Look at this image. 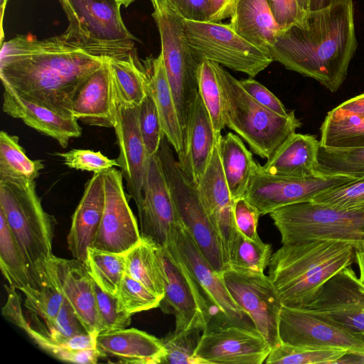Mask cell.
<instances>
[{"label": "cell", "instance_id": "cell-1", "mask_svg": "<svg viewBox=\"0 0 364 364\" xmlns=\"http://www.w3.org/2000/svg\"><path fill=\"white\" fill-rule=\"evenodd\" d=\"M107 60L74 46L62 34L44 39L18 35L1 45L0 77L18 97L70 117L78 90Z\"/></svg>", "mask_w": 364, "mask_h": 364}, {"label": "cell", "instance_id": "cell-2", "mask_svg": "<svg viewBox=\"0 0 364 364\" xmlns=\"http://www.w3.org/2000/svg\"><path fill=\"white\" fill-rule=\"evenodd\" d=\"M356 47L353 0H333L280 30L269 53L286 68L334 92L346 80Z\"/></svg>", "mask_w": 364, "mask_h": 364}, {"label": "cell", "instance_id": "cell-3", "mask_svg": "<svg viewBox=\"0 0 364 364\" xmlns=\"http://www.w3.org/2000/svg\"><path fill=\"white\" fill-rule=\"evenodd\" d=\"M355 262V246L339 240H314L282 245L268 265L283 306L308 305L333 275Z\"/></svg>", "mask_w": 364, "mask_h": 364}, {"label": "cell", "instance_id": "cell-4", "mask_svg": "<svg viewBox=\"0 0 364 364\" xmlns=\"http://www.w3.org/2000/svg\"><path fill=\"white\" fill-rule=\"evenodd\" d=\"M0 212L16 240L36 288L44 282L46 266L54 255L57 221L43 208L35 181L0 179Z\"/></svg>", "mask_w": 364, "mask_h": 364}, {"label": "cell", "instance_id": "cell-5", "mask_svg": "<svg viewBox=\"0 0 364 364\" xmlns=\"http://www.w3.org/2000/svg\"><path fill=\"white\" fill-rule=\"evenodd\" d=\"M223 91L226 127L247 143L251 151L269 159L301 125L294 112L278 114L257 102L222 65L213 62Z\"/></svg>", "mask_w": 364, "mask_h": 364}, {"label": "cell", "instance_id": "cell-6", "mask_svg": "<svg viewBox=\"0 0 364 364\" xmlns=\"http://www.w3.org/2000/svg\"><path fill=\"white\" fill-rule=\"evenodd\" d=\"M68 20L64 38L105 59L136 52V38L127 28L117 0H59Z\"/></svg>", "mask_w": 364, "mask_h": 364}, {"label": "cell", "instance_id": "cell-7", "mask_svg": "<svg viewBox=\"0 0 364 364\" xmlns=\"http://www.w3.org/2000/svg\"><path fill=\"white\" fill-rule=\"evenodd\" d=\"M152 16L157 26L164 67L173 97L183 140L198 95L200 62L186 41L184 18L169 0H158Z\"/></svg>", "mask_w": 364, "mask_h": 364}, {"label": "cell", "instance_id": "cell-8", "mask_svg": "<svg viewBox=\"0 0 364 364\" xmlns=\"http://www.w3.org/2000/svg\"><path fill=\"white\" fill-rule=\"evenodd\" d=\"M282 245L314 240H339L356 247L364 242V213L338 210L307 200L269 213Z\"/></svg>", "mask_w": 364, "mask_h": 364}, {"label": "cell", "instance_id": "cell-9", "mask_svg": "<svg viewBox=\"0 0 364 364\" xmlns=\"http://www.w3.org/2000/svg\"><path fill=\"white\" fill-rule=\"evenodd\" d=\"M164 135L157 156L183 225L212 267L222 273L229 268L221 242L200 200L197 186L181 170Z\"/></svg>", "mask_w": 364, "mask_h": 364}, {"label": "cell", "instance_id": "cell-10", "mask_svg": "<svg viewBox=\"0 0 364 364\" xmlns=\"http://www.w3.org/2000/svg\"><path fill=\"white\" fill-rule=\"evenodd\" d=\"M186 41L197 59L218 63L253 77L274 60L238 35L230 23L184 19Z\"/></svg>", "mask_w": 364, "mask_h": 364}, {"label": "cell", "instance_id": "cell-11", "mask_svg": "<svg viewBox=\"0 0 364 364\" xmlns=\"http://www.w3.org/2000/svg\"><path fill=\"white\" fill-rule=\"evenodd\" d=\"M165 294L160 306L173 314L176 331H203L215 312L188 268L171 246L159 248Z\"/></svg>", "mask_w": 364, "mask_h": 364}, {"label": "cell", "instance_id": "cell-12", "mask_svg": "<svg viewBox=\"0 0 364 364\" xmlns=\"http://www.w3.org/2000/svg\"><path fill=\"white\" fill-rule=\"evenodd\" d=\"M272 348L255 328L215 314L202 331L194 355L205 364H262Z\"/></svg>", "mask_w": 364, "mask_h": 364}, {"label": "cell", "instance_id": "cell-13", "mask_svg": "<svg viewBox=\"0 0 364 364\" xmlns=\"http://www.w3.org/2000/svg\"><path fill=\"white\" fill-rule=\"evenodd\" d=\"M343 175L315 174L290 178L269 174L255 161L245 197L260 215L293 203L311 200L316 195L353 180Z\"/></svg>", "mask_w": 364, "mask_h": 364}, {"label": "cell", "instance_id": "cell-14", "mask_svg": "<svg viewBox=\"0 0 364 364\" xmlns=\"http://www.w3.org/2000/svg\"><path fill=\"white\" fill-rule=\"evenodd\" d=\"M222 277L233 299L270 347L281 343L279 322L283 304L269 277L231 268L223 272Z\"/></svg>", "mask_w": 364, "mask_h": 364}, {"label": "cell", "instance_id": "cell-15", "mask_svg": "<svg viewBox=\"0 0 364 364\" xmlns=\"http://www.w3.org/2000/svg\"><path fill=\"white\" fill-rule=\"evenodd\" d=\"M282 343L319 349H343L364 355V336L306 308L283 306L279 322Z\"/></svg>", "mask_w": 364, "mask_h": 364}, {"label": "cell", "instance_id": "cell-16", "mask_svg": "<svg viewBox=\"0 0 364 364\" xmlns=\"http://www.w3.org/2000/svg\"><path fill=\"white\" fill-rule=\"evenodd\" d=\"M103 175L105 208L91 247L125 254L141 240L140 230L129 205L121 171L113 168Z\"/></svg>", "mask_w": 364, "mask_h": 364}, {"label": "cell", "instance_id": "cell-17", "mask_svg": "<svg viewBox=\"0 0 364 364\" xmlns=\"http://www.w3.org/2000/svg\"><path fill=\"white\" fill-rule=\"evenodd\" d=\"M136 208L141 237L159 247H167L181 220L157 154L149 159L142 199Z\"/></svg>", "mask_w": 364, "mask_h": 364}, {"label": "cell", "instance_id": "cell-18", "mask_svg": "<svg viewBox=\"0 0 364 364\" xmlns=\"http://www.w3.org/2000/svg\"><path fill=\"white\" fill-rule=\"evenodd\" d=\"M168 245L188 268L217 314L223 315L235 324L255 328L250 318L229 293L222 273L217 272L204 257L181 222L176 228Z\"/></svg>", "mask_w": 364, "mask_h": 364}, {"label": "cell", "instance_id": "cell-19", "mask_svg": "<svg viewBox=\"0 0 364 364\" xmlns=\"http://www.w3.org/2000/svg\"><path fill=\"white\" fill-rule=\"evenodd\" d=\"M364 335V286L348 267L331 277L305 307Z\"/></svg>", "mask_w": 364, "mask_h": 364}, {"label": "cell", "instance_id": "cell-20", "mask_svg": "<svg viewBox=\"0 0 364 364\" xmlns=\"http://www.w3.org/2000/svg\"><path fill=\"white\" fill-rule=\"evenodd\" d=\"M50 277L87 333L97 336L102 331L95 294V282L84 262L53 255L46 266ZM45 280V279H44Z\"/></svg>", "mask_w": 364, "mask_h": 364}, {"label": "cell", "instance_id": "cell-21", "mask_svg": "<svg viewBox=\"0 0 364 364\" xmlns=\"http://www.w3.org/2000/svg\"><path fill=\"white\" fill-rule=\"evenodd\" d=\"M139 106L119 107L114 127L119 152L117 159L119 168L136 207L142 199L150 159L139 129Z\"/></svg>", "mask_w": 364, "mask_h": 364}, {"label": "cell", "instance_id": "cell-22", "mask_svg": "<svg viewBox=\"0 0 364 364\" xmlns=\"http://www.w3.org/2000/svg\"><path fill=\"white\" fill-rule=\"evenodd\" d=\"M118 105L108 60L82 85L72 105L73 117L90 126L114 128Z\"/></svg>", "mask_w": 364, "mask_h": 364}, {"label": "cell", "instance_id": "cell-23", "mask_svg": "<svg viewBox=\"0 0 364 364\" xmlns=\"http://www.w3.org/2000/svg\"><path fill=\"white\" fill-rule=\"evenodd\" d=\"M218 143L213 148L210 162L197 188L200 200L220 237L229 266V243L236 229L232 211L234 200L223 172Z\"/></svg>", "mask_w": 364, "mask_h": 364}, {"label": "cell", "instance_id": "cell-24", "mask_svg": "<svg viewBox=\"0 0 364 364\" xmlns=\"http://www.w3.org/2000/svg\"><path fill=\"white\" fill-rule=\"evenodd\" d=\"M103 173H93L87 181L82 196L72 215L68 247L73 258L85 262L98 231L105 208Z\"/></svg>", "mask_w": 364, "mask_h": 364}, {"label": "cell", "instance_id": "cell-25", "mask_svg": "<svg viewBox=\"0 0 364 364\" xmlns=\"http://www.w3.org/2000/svg\"><path fill=\"white\" fill-rule=\"evenodd\" d=\"M3 111L13 118L56 140L66 148L72 138L82 135V128L74 117H63L41 105L27 101L4 87Z\"/></svg>", "mask_w": 364, "mask_h": 364}, {"label": "cell", "instance_id": "cell-26", "mask_svg": "<svg viewBox=\"0 0 364 364\" xmlns=\"http://www.w3.org/2000/svg\"><path fill=\"white\" fill-rule=\"evenodd\" d=\"M96 348L101 358L114 357L123 363L159 364L166 353L161 339L134 328L98 333Z\"/></svg>", "mask_w": 364, "mask_h": 364}, {"label": "cell", "instance_id": "cell-27", "mask_svg": "<svg viewBox=\"0 0 364 364\" xmlns=\"http://www.w3.org/2000/svg\"><path fill=\"white\" fill-rule=\"evenodd\" d=\"M216 143L210 116L198 93L189 120L184 149L178 156L186 176L196 186L203 177Z\"/></svg>", "mask_w": 364, "mask_h": 364}, {"label": "cell", "instance_id": "cell-28", "mask_svg": "<svg viewBox=\"0 0 364 364\" xmlns=\"http://www.w3.org/2000/svg\"><path fill=\"white\" fill-rule=\"evenodd\" d=\"M141 63L148 92L156 105L162 130L178 156L183 151L184 140L162 55L148 57Z\"/></svg>", "mask_w": 364, "mask_h": 364}, {"label": "cell", "instance_id": "cell-29", "mask_svg": "<svg viewBox=\"0 0 364 364\" xmlns=\"http://www.w3.org/2000/svg\"><path fill=\"white\" fill-rule=\"evenodd\" d=\"M320 141L310 134H291L262 167L272 175L304 178L316 173Z\"/></svg>", "mask_w": 364, "mask_h": 364}, {"label": "cell", "instance_id": "cell-30", "mask_svg": "<svg viewBox=\"0 0 364 364\" xmlns=\"http://www.w3.org/2000/svg\"><path fill=\"white\" fill-rule=\"evenodd\" d=\"M229 23L242 38L269 55L280 31L267 0H239Z\"/></svg>", "mask_w": 364, "mask_h": 364}, {"label": "cell", "instance_id": "cell-31", "mask_svg": "<svg viewBox=\"0 0 364 364\" xmlns=\"http://www.w3.org/2000/svg\"><path fill=\"white\" fill-rule=\"evenodd\" d=\"M5 288L8 298L2 308V314L22 329L41 349L63 362L80 364H95L98 362L101 357L97 348L72 350L35 328L23 313L21 300L16 289L10 285L5 286Z\"/></svg>", "mask_w": 364, "mask_h": 364}, {"label": "cell", "instance_id": "cell-32", "mask_svg": "<svg viewBox=\"0 0 364 364\" xmlns=\"http://www.w3.org/2000/svg\"><path fill=\"white\" fill-rule=\"evenodd\" d=\"M223 172L233 200L243 197L255 161L252 154L235 134L228 132L218 143Z\"/></svg>", "mask_w": 364, "mask_h": 364}, {"label": "cell", "instance_id": "cell-33", "mask_svg": "<svg viewBox=\"0 0 364 364\" xmlns=\"http://www.w3.org/2000/svg\"><path fill=\"white\" fill-rule=\"evenodd\" d=\"M119 107H137L148 94L141 63L134 52L119 58L108 59Z\"/></svg>", "mask_w": 364, "mask_h": 364}, {"label": "cell", "instance_id": "cell-34", "mask_svg": "<svg viewBox=\"0 0 364 364\" xmlns=\"http://www.w3.org/2000/svg\"><path fill=\"white\" fill-rule=\"evenodd\" d=\"M159 247L144 238L125 255L126 273L156 295L164 297L165 282Z\"/></svg>", "mask_w": 364, "mask_h": 364}, {"label": "cell", "instance_id": "cell-35", "mask_svg": "<svg viewBox=\"0 0 364 364\" xmlns=\"http://www.w3.org/2000/svg\"><path fill=\"white\" fill-rule=\"evenodd\" d=\"M0 268L9 284L16 289L36 286L23 254L0 212Z\"/></svg>", "mask_w": 364, "mask_h": 364}, {"label": "cell", "instance_id": "cell-36", "mask_svg": "<svg viewBox=\"0 0 364 364\" xmlns=\"http://www.w3.org/2000/svg\"><path fill=\"white\" fill-rule=\"evenodd\" d=\"M21 291L25 296L23 305L32 316L31 324L40 329L49 328L65 301L52 279L46 276L41 288L29 286Z\"/></svg>", "mask_w": 364, "mask_h": 364}, {"label": "cell", "instance_id": "cell-37", "mask_svg": "<svg viewBox=\"0 0 364 364\" xmlns=\"http://www.w3.org/2000/svg\"><path fill=\"white\" fill-rule=\"evenodd\" d=\"M44 166L42 161L27 156L17 136L5 131L0 132V179L36 181Z\"/></svg>", "mask_w": 364, "mask_h": 364}, {"label": "cell", "instance_id": "cell-38", "mask_svg": "<svg viewBox=\"0 0 364 364\" xmlns=\"http://www.w3.org/2000/svg\"><path fill=\"white\" fill-rule=\"evenodd\" d=\"M272 255L271 245L250 240L235 230L228 247L230 268L245 273H264Z\"/></svg>", "mask_w": 364, "mask_h": 364}, {"label": "cell", "instance_id": "cell-39", "mask_svg": "<svg viewBox=\"0 0 364 364\" xmlns=\"http://www.w3.org/2000/svg\"><path fill=\"white\" fill-rule=\"evenodd\" d=\"M315 172L355 178L364 177V146L335 148L320 144Z\"/></svg>", "mask_w": 364, "mask_h": 364}, {"label": "cell", "instance_id": "cell-40", "mask_svg": "<svg viewBox=\"0 0 364 364\" xmlns=\"http://www.w3.org/2000/svg\"><path fill=\"white\" fill-rule=\"evenodd\" d=\"M320 132V144L323 146H364V117L334 114L329 111Z\"/></svg>", "mask_w": 364, "mask_h": 364}, {"label": "cell", "instance_id": "cell-41", "mask_svg": "<svg viewBox=\"0 0 364 364\" xmlns=\"http://www.w3.org/2000/svg\"><path fill=\"white\" fill-rule=\"evenodd\" d=\"M85 264L94 282L105 292L116 296L126 273L125 255L89 247Z\"/></svg>", "mask_w": 364, "mask_h": 364}, {"label": "cell", "instance_id": "cell-42", "mask_svg": "<svg viewBox=\"0 0 364 364\" xmlns=\"http://www.w3.org/2000/svg\"><path fill=\"white\" fill-rule=\"evenodd\" d=\"M198 93L210 116L215 139L219 142L221 132L226 127L225 98L213 63L208 60H204L200 64Z\"/></svg>", "mask_w": 364, "mask_h": 364}, {"label": "cell", "instance_id": "cell-43", "mask_svg": "<svg viewBox=\"0 0 364 364\" xmlns=\"http://www.w3.org/2000/svg\"><path fill=\"white\" fill-rule=\"evenodd\" d=\"M348 352L343 349L311 348L281 343L271 349L264 363L333 364Z\"/></svg>", "mask_w": 364, "mask_h": 364}, {"label": "cell", "instance_id": "cell-44", "mask_svg": "<svg viewBox=\"0 0 364 364\" xmlns=\"http://www.w3.org/2000/svg\"><path fill=\"white\" fill-rule=\"evenodd\" d=\"M115 296L119 311L129 316L159 307L163 299L127 273Z\"/></svg>", "mask_w": 364, "mask_h": 364}, {"label": "cell", "instance_id": "cell-45", "mask_svg": "<svg viewBox=\"0 0 364 364\" xmlns=\"http://www.w3.org/2000/svg\"><path fill=\"white\" fill-rule=\"evenodd\" d=\"M312 200L338 210L364 213V177L323 191Z\"/></svg>", "mask_w": 364, "mask_h": 364}, {"label": "cell", "instance_id": "cell-46", "mask_svg": "<svg viewBox=\"0 0 364 364\" xmlns=\"http://www.w3.org/2000/svg\"><path fill=\"white\" fill-rule=\"evenodd\" d=\"M201 330L173 331L163 338L166 353L161 363L205 364L194 355Z\"/></svg>", "mask_w": 364, "mask_h": 364}, {"label": "cell", "instance_id": "cell-47", "mask_svg": "<svg viewBox=\"0 0 364 364\" xmlns=\"http://www.w3.org/2000/svg\"><path fill=\"white\" fill-rule=\"evenodd\" d=\"M139 124L148 155L151 157L157 154L164 133L156 105L149 92L139 106Z\"/></svg>", "mask_w": 364, "mask_h": 364}, {"label": "cell", "instance_id": "cell-48", "mask_svg": "<svg viewBox=\"0 0 364 364\" xmlns=\"http://www.w3.org/2000/svg\"><path fill=\"white\" fill-rule=\"evenodd\" d=\"M57 154L68 168L73 169L104 173L115 166L119 167L117 159H109L100 151L79 149Z\"/></svg>", "mask_w": 364, "mask_h": 364}, {"label": "cell", "instance_id": "cell-49", "mask_svg": "<svg viewBox=\"0 0 364 364\" xmlns=\"http://www.w3.org/2000/svg\"><path fill=\"white\" fill-rule=\"evenodd\" d=\"M95 294L101 332L124 328L130 324L132 316L119 311L115 296L103 291L95 282Z\"/></svg>", "mask_w": 364, "mask_h": 364}, {"label": "cell", "instance_id": "cell-50", "mask_svg": "<svg viewBox=\"0 0 364 364\" xmlns=\"http://www.w3.org/2000/svg\"><path fill=\"white\" fill-rule=\"evenodd\" d=\"M232 211L236 229L250 240L256 242L261 241L257 233V224L260 215L257 208L245 197H240L234 200Z\"/></svg>", "mask_w": 364, "mask_h": 364}, {"label": "cell", "instance_id": "cell-51", "mask_svg": "<svg viewBox=\"0 0 364 364\" xmlns=\"http://www.w3.org/2000/svg\"><path fill=\"white\" fill-rule=\"evenodd\" d=\"M243 89L259 105L274 112L287 116L289 112L283 103L270 90L252 77L239 80Z\"/></svg>", "mask_w": 364, "mask_h": 364}, {"label": "cell", "instance_id": "cell-52", "mask_svg": "<svg viewBox=\"0 0 364 364\" xmlns=\"http://www.w3.org/2000/svg\"><path fill=\"white\" fill-rule=\"evenodd\" d=\"M280 30L298 23L305 14L297 0H267Z\"/></svg>", "mask_w": 364, "mask_h": 364}, {"label": "cell", "instance_id": "cell-53", "mask_svg": "<svg viewBox=\"0 0 364 364\" xmlns=\"http://www.w3.org/2000/svg\"><path fill=\"white\" fill-rule=\"evenodd\" d=\"M186 20L208 21L210 0H169Z\"/></svg>", "mask_w": 364, "mask_h": 364}, {"label": "cell", "instance_id": "cell-54", "mask_svg": "<svg viewBox=\"0 0 364 364\" xmlns=\"http://www.w3.org/2000/svg\"><path fill=\"white\" fill-rule=\"evenodd\" d=\"M239 0H210L208 21L220 22L231 16Z\"/></svg>", "mask_w": 364, "mask_h": 364}, {"label": "cell", "instance_id": "cell-55", "mask_svg": "<svg viewBox=\"0 0 364 364\" xmlns=\"http://www.w3.org/2000/svg\"><path fill=\"white\" fill-rule=\"evenodd\" d=\"M330 112L334 114L364 117V93L345 101Z\"/></svg>", "mask_w": 364, "mask_h": 364}, {"label": "cell", "instance_id": "cell-56", "mask_svg": "<svg viewBox=\"0 0 364 364\" xmlns=\"http://www.w3.org/2000/svg\"><path fill=\"white\" fill-rule=\"evenodd\" d=\"M355 262L357 263L360 271L359 282L364 286V242L355 247Z\"/></svg>", "mask_w": 364, "mask_h": 364}, {"label": "cell", "instance_id": "cell-57", "mask_svg": "<svg viewBox=\"0 0 364 364\" xmlns=\"http://www.w3.org/2000/svg\"><path fill=\"white\" fill-rule=\"evenodd\" d=\"M333 0H310L309 11H315L328 6Z\"/></svg>", "mask_w": 364, "mask_h": 364}, {"label": "cell", "instance_id": "cell-58", "mask_svg": "<svg viewBox=\"0 0 364 364\" xmlns=\"http://www.w3.org/2000/svg\"><path fill=\"white\" fill-rule=\"evenodd\" d=\"M9 0H1V3H0V8H1V38H0V41H1V44L2 45V42L4 41V29H3V19H4V13H5V9H6V4H7V2H8Z\"/></svg>", "mask_w": 364, "mask_h": 364}, {"label": "cell", "instance_id": "cell-59", "mask_svg": "<svg viewBox=\"0 0 364 364\" xmlns=\"http://www.w3.org/2000/svg\"><path fill=\"white\" fill-rule=\"evenodd\" d=\"M299 5L300 6L301 9L307 12L309 11L310 9V0H297Z\"/></svg>", "mask_w": 364, "mask_h": 364}, {"label": "cell", "instance_id": "cell-60", "mask_svg": "<svg viewBox=\"0 0 364 364\" xmlns=\"http://www.w3.org/2000/svg\"><path fill=\"white\" fill-rule=\"evenodd\" d=\"M117 1L120 3L121 5H123L125 7H127L132 3H133L134 1H135L136 0H117Z\"/></svg>", "mask_w": 364, "mask_h": 364}, {"label": "cell", "instance_id": "cell-61", "mask_svg": "<svg viewBox=\"0 0 364 364\" xmlns=\"http://www.w3.org/2000/svg\"><path fill=\"white\" fill-rule=\"evenodd\" d=\"M150 1L153 5L154 9H155L158 4V0H150Z\"/></svg>", "mask_w": 364, "mask_h": 364}, {"label": "cell", "instance_id": "cell-62", "mask_svg": "<svg viewBox=\"0 0 364 364\" xmlns=\"http://www.w3.org/2000/svg\"><path fill=\"white\" fill-rule=\"evenodd\" d=\"M363 336H364V335H363Z\"/></svg>", "mask_w": 364, "mask_h": 364}]
</instances>
